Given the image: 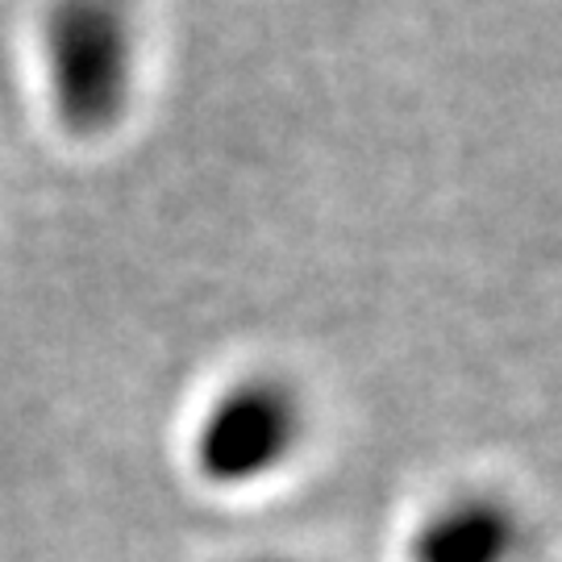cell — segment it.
<instances>
[{
	"label": "cell",
	"mask_w": 562,
	"mask_h": 562,
	"mask_svg": "<svg viewBox=\"0 0 562 562\" xmlns=\"http://www.w3.org/2000/svg\"><path fill=\"white\" fill-rule=\"evenodd\" d=\"M517 525L496 501H454L413 542V562H508Z\"/></svg>",
	"instance_id": "3957f363"
},
{
	"label": "cell",
	"mask_w": 562,
	"mask_h": 562,
	"mask_svg": "<svg viewBox=\"0 0 562 562\" xmlns=\"http://www.w3.org/2000/svg\"><path fill=\"white\" fill-rule=\"evenodd\" d=\"M304 434V404L280 375H250L225 387L196 429V467L209 483L241 487L292 459Z\"/></svg>",
	"instance_id": "7a4b0ae2"
},
{
	"label": "cell",
	"mask_w": 562,
	"mask_h": 562,
	"mask_svg": "<svg viewBox=\"0 0 562 562\" xmlns=\"http://www.w3.org/2000/svg\"><path fill=\"white\" fill-rule=\"evenodd\" d=\"M262 562H276V559H262Z\"/></svg>",
	"instance_id": "277c9868"
},
{
	"label": "cell",
	"mask_w": 562,
	"mask_h": 562,
	"mask_svg": "<svg viewBox=\"0 0 562 562\" xmlns=\"http://www.w3.org/2000/svg\"><path fill=\"white\" fill-rule=\"evenodd\" d=\"M38 76L63 134L104 138L130 117L142 76V30L130 0H46Z\"/></svg>",
	"instance_id": "6da1fadb"
}]
</instances>
